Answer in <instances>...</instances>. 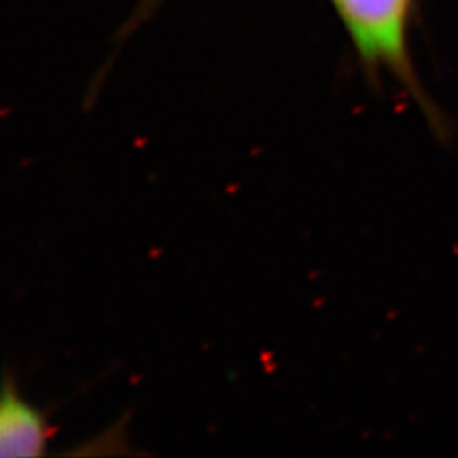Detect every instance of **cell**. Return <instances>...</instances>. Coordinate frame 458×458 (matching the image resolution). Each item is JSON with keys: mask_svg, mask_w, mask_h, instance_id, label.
<instances>
[{"mask_svg": "<svg viewBox=\"0 0 458 458\" xmlns=\"http://www.w3.org/2000/svg\"><path fill=\"white\" fill-rule=\"evenodd\" d=\"M348 28L352 30L357 47L369 62L382 60L394 66L403 81L414 89L410 66L406 65L404 55V21L408 11V0H336ZM423 102L426 119L429 121L437 138L446 143L450 141L452 130L438 111Z\"/></svg>", "mask_w": 458, "mask_h": 458, "instance_id": "6da1fadb", "label": "cell"}, {"mask_svg": "<svg viewBox=\"0 0 458 458\" xmlns=\"http://www.w3.org/2000/svg\"><path fill=\"white\" fill-rule=\"evenodd\" d=\"M53 429L43 411L28 403L17 386L16 376L5 372L0 406V455L41 457L47 455Z\"/></svg>", "mask_w": 458, "mask_h": 458, "instance_id": "7a4b0ae2", "label": "cell"}]
</instances>
